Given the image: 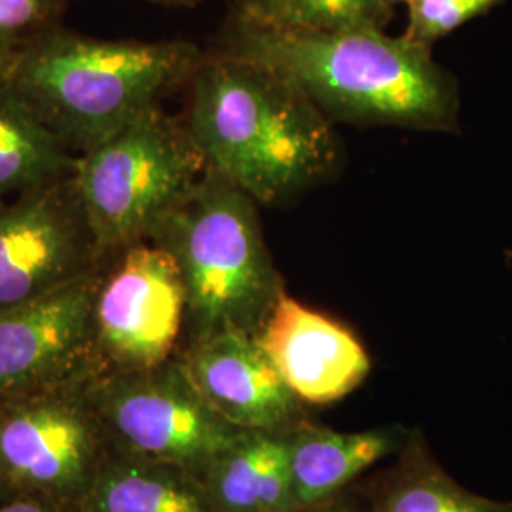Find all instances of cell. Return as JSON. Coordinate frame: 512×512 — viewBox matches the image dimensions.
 <instances>
[{
    "label": "cell",
    "mask_w": 512,
    "mask_h": 512,
    "mask_svg": "<svg viewBox=\"0 0 512 512\" xmlns=\"http://www.w3.org/2000/svg\"><path fill=\"white\" fill-rule=\"evenodd\" d=\"M222 54L285 76L330 122L420 131L458 128V84L431 50L384 29L281 31L232 12Z\"/></svg>",
    "instance_id": "obj_1"
},
{
    "label": "cell",
    "mask_w": 512,
    "mask_h": 512,
    "mask_svg": "<svg viewBox=\"0 0 512 512\" xmlns=\"http://www.w3.org/2000/svg\"><path fill=\"white\" fill-rule=\"evenodd\" d=\"M188 82L184 122L207 169L256 203L291 200L332 171V122L285 76L215 50L202 55Z\"/></svg>",
    "instance_id": "obj_2"
},
{
    "label": "cell",
    "mask_w": 512,
    "mask_h": 512,
    "mask_svg": "<svg viewBox=\"0 0 512 512\" xmlns=\"http://www.w3.org/2000/svg\"><path fill=\"white\" fill-rule=\"evenodd\" d=\"M202 55L186 40H103L59 25L31 42L0 82L82 154L188 82Z\"/></svg>",
    "instance_id": "obj_3"
},
{
    "label": "cell",
    "mask_w": 512,
    "mask_h": 512,
    "mask_svg": "<svg viewBox=\"0 0 512 512\" xmlns=\"http://www.w3.org/2000/svg\"><path fill=\"white\" fill-rule=\"evenodd\" d=\"M148 239L173 256L181 272V346L226 330L255 336L285 293L255 200L211 169Z\"/></svg>",
    "instance_id": "obj_4"
},
{
    "label": "cell",
    "mask_w": 512,
    "mask_h": 512,
    "mask_svg": "<svg viewBox=\"0 0 512 512\" xmlns=\"http://www.w3.org/2000/svg\"><path fill=\"white\" fill-rule=\"evenodd\" d=\"M205 171L207 164L186 122L160 105L76 154L74 184L99 256L105 260L150 238Z\"/></svg>",
    "instance_id": "obj_5"
},
{
    "label": "cell",
    "mask_w": 512,
    "mask_h": 512,
    "mask_svg": "<svg viewBox=\"0 0 512 512\" xmlns=\"http://www.w3.org/2000/svg\"><path fill=\"white\" fill-rule=\"evenodd\" d=\"M110 450L177 465L202 480L245 433L192 384L181 359L137 372H103L88 385Z\"/></svg>",
    "instance_id": "obj_6"
},
{
    "label": "cell",
    "mask_w": 512,
    "mask_h": 512,
    "mask_svg": "<svg viewBox=\"0 0 512 512\" xmlns=\"http://www.w3.org/2000/svg\"><path fill=\"white\" fill-rule=\"evenodd\" d=\"M90 382L0 404V482L10 494L80 507L110 452Z\"/></svg>",
    "instance_id": "obj_7"
},
{
    "label": "cell",
    "mask_w": 512,
    "mask_h": 512,
    "mask_svg": "<svg viewBox=\"0 0 512 512\" xmlns=\"http://www.w3.org/2000/svg\"><path fill=\"white\" fill-rule=\"evenodd\" d=\"M186 317L181 272L150 239L107 256L93 302V348L103 372L164 365L181 348Z\"/></svg>",
    "instance_id": "obj_8"
},
{
    "label": "cell",
    "mask_w": 512,
    "mask_h": 512,
    "mask_svg": "<svg viewBox=\"0 0 512 512\" xmlns=\"http://www.w3.org/2000/svg\"><path fill=\"white\" fill-rule=\"evenodd\" d=\"M101 268L0 310V404L86 384L101 374L93 348Z\"/></svg>",
    "instance_id": "obj_9"
},
{
    "label": "cell",
    "mask_w": 512,
    "mask_h": 512,
    "mask_svg": "<svg viewBox=\"0 0 512 512\" xmlns=\"http://www.w3.org/2000/svg\"><path fill=\"white\" fill-rule=\"evenodd\" d=\"M103 262L73 173L0 207V310L55 291Z\"/></svg>",
    "instance_id": "obj_10"
},
{
    "label": "cell",
    "mask_w": 512,
    "mask_h": 512,
    "mask_svg": "<svg viewBox=\"0 0 512 512\" xmlns=\"http://www.w3.org/2000/svg\"><path fill=\"white\" fill-rule=\"evenodd\" d=\"M177 357L203 399L239 429L289 433L308 418L306 403L283 382L253 334L217 332L184 344Z\"/></svg>",
    "instance_id": "obj_11"
},
{
    "label": "cell",
    "mask_w": 512,
    "mask_h": 512,
    "mask_svg": "<svg viewBox=\"0 0 512 512\" xmlns=\"http://www.w3.org/2000/svg\"><path fill=\"white\" fill-rule=\"evenodd\" d=\"M255 336L283 382L306 404L342 401L370 374V357L351 330L287 293Z\"/></svg>",
    "instance_id": "obj_12"
},
{
    "label": "cell",
    "mask_w": 512,
    "mask_h": 512,
    "mask_svg": "<svg viewBox=\"0 0 512 512\" xmlns=\"http://www.w3.org/2000/svg\"><path fill=\"white\" fill-rule=\"evenodd\" d=\"M410 429L384 425L340 433L310 418L287 433L289 512L344 494L359 476L384 459L399 454Z\"/></svg>",
    "instance_id": "obj_13"
},
{
    "label": "cell",
    "mask_w": 512,
    "mask_h": 512,
    "mask_svg": "<svg viewBox=\"0 0 512 512\" xmlns=\"http://www.w3.org/2000/svg\"><path fill=\"white\" fill-rule=\"evenodd\" d=\"M370 512H512V501H495L469 492L446 473L420 429L389 467L359 484Z\"/></svg>",
    "instance_id": "obj_14"
},
{
    "label": "cell",
    "mask_w": 512,
    "mask_h": 512,
    "mask_svg": "<svg viewBox=\"0 0 512 512\" xmlns=\"http://www.w3.org/2000/svg\"><path fill=\"white\" fill-rule=\"evenodd\" d=\"M202 484L209 512H289L287 433H245Z\"/></svg>",
    "instance_id": "obj_15"
},
{
    "label": "cell",
    "mask_w": 512,
    "mask_h": 512,
    "mask_svg": "<svg viewBox=\"0 0 512 512\" xmlns=\"http://www.w3.org/2000/svg\"><path fill=\"white\" fill-rule=\"evenodd\" d=\"M76 512H209V507L198 476L110 450Z\"/></svg>",
    "instance_id": "obj_16"
},
{
    "label": "cell",
    "mask_w": 512,
    "mask_h": 512,
    "mask_svg": "<svg viewBox=\"0 0 512 512\" xmlns=\"http://www.w3.org/2000/svg\"><path fill=\"white\" fill-rule=\"evenodd\" d=\"M74 158L76 154L0 82V202L73 173Z\"/></svg>",
    "instance_id": "obj_17"
},
{
    "label": "cell",
    "mask_w": 512,
    "mask_h": 512,
    "mask_svg": "<svg viewBox=\"0 0 512 512\" xmlns=\"http://www.w3.org/2000/svg\"><path fill=\"white\" fill-rule=\"evenodd\" d=\"M234 14L281 31L385 29L391 6L382 0H232Z\"/></svg>",
    "instance_id": "obj_18"
},
{
    "label": "cell",
    "mask_w": 512,
    "mask_h": 512,
    "mask_svg": "<svg viewBox=\"0 0 512 512\" xmlns=\"http://www.w3.org/2000/svg\"><path fill=\"white\" fill-rule=\"evenodd\" d=\"M69 0H0V73L31 42L61 25Z\"/></svg>",
    "instance_id": "obj_19"
},
{
    "label": "cell",
    "mask_w": 512,
    "mask_h": 512,
    "mask_svg": "<svg viewBox=\"0 0 512 512\" xmlns=\"http://www.w3.org/2000/svg\"><path fill=\"white\" fill-rule=\"evenodd\" d=\"M505 0H408L404 38L431 50V46L465 23L492 12Z\"/></svg>",
    "instance_id": "obj_20"
},
{
    "label": "cell",
    "mask_w": 512,
    "mask_h": 512,
    "mask_svg": "<svg viewBox=\"0 0 512 512\" xmlns=\"http://www.w3.org/2000/svg\"><path fill=\"white\" fill-rule=\"evenodd\" d=\"M0 512H74L63 505H57L46 499L29 497V495H14L0 503Z\"/></svg>",
    "instance_id": "obj_21"
},
{
    "label": "cell",
    "mask_w": 512,
    "mask_h": 512,
    "mask_svg": "<svg viewBox=\"0 0 512 512\" xmlns=\"http://www.w3.org/2000/svg\"><path fill=\"white\" fill-rule=\"evenodd\" d=\"M296 512H365L361 507H359V503L349 495V492H344V494L336 495V497H332L329 501H323V503H317V505H311V507H306V509H302V511Z\"/></svg>",
    "instance_id": "obj_22"
},
{
    "label": "cell",
    "mask_w": 512,
    "mask_h": 512,
    "mask_svg": "<svg viewBox=\"0 0 512 512\" xmlns=\"http://www.w3.org/2000/svg\"><path fill=\"white\" fill-rule=\"evenodd\" d=\"M147 2H156V4H164V6H173V8H190L200 4L202 0H147Z\"/></svg>",
    "instance_id": "obj_23"
},
{
    "label": "cell",
    "mask_w": 512,
    "mask_h": 512,
    "mask_svg": "<svg viewBox=\"0 0 512 512\" xmlns=\"http://www.w3.org/2000/svg\"><path fill=\"white\" fill-rule=\"evenodd\" d=\"M10 497H14V495L10 494V490L0 482V503L6 501V499H10Z\"/></svg>",
    "instance_id": "obj_24"
},
{
    "label": "cell",
    "mask_w": 512,
    "mask_h": 512,
    "mask_svg": "<svg viewBox=\"0 0 512 512\" xmlns=\"http://www.w3.org/2000/svg\"><path fill=\"white\" fill-rule=\"evenodd\" d=\"M385 4H389V6H393V4H397V2H408V0H382Z\"/></svg>",
    "instance_id": "obj_25"
}]
</instances>
